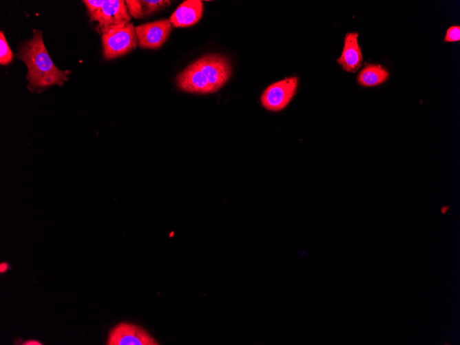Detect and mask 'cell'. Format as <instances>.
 I'll return each instance as SVG.
<instances>
[{"mask_svg": "<svg viewBox=\"0 0 460 345\" xmlns=\"http://www.w3.org/2000/svg\"><path fill=\"white\" fill-rule=\"evenodd\" d=\"M17 56L27 66V79L32 90L61 85L68 79L67 73L59 70L51 59L40 30H34L32 39L19 49Z\"/></svg>", "mask_w": 460, "mask_h": 345, "instance_id": "obj_1", "label": "cell"}, {"mask_svg": "<svg viewBox=\"0 0 460 345\" xmlns=\"http://www.w3.org/2000/svg\"><path fill=\"white\" fill-rule=\"evenodd\" d=\"M103 55L111 60L124 56L134 50L138 43L135 27L132 22H124L102 29Z\"/></svg>", "mask_w": 460, "mask_h": 345, "instance_id": "obj_2", "label": "cell"}, {"mask_svg": "<svg viewBox=\"0 0 460 345\" xmlns=\"http://www.w3.org/2000/svg\"><path fill=\"white\" fill-rule=\"evenodd\" d=\"M297 81V77H289L268 86L260 97L263 107L272 112L283 109L294 96Z\"/></svg>", "mask_w": 460, "mask_h": 345, "instance_id": "obj_3", "label": "cell"}, {"mask_svg": "<svg viewBox=\"0 0 460 345\" xmlns=\"http://www.w3.org/2000/svg\"><path fill=\"white\" fill-rule=\"evenodd\" d=\"M196 62L207 78L215 92L224 85L231 76L230 62L223 55L218 54H207L196 60Z\"/></svg>", "mask_w": 460, "mask_h": 345, "instance_id": "obj_4", "label": "cell"}, {"mask_svg": "<svg viewBox=\"0 0 460 345\" xmlns=\"http://www.w3.org/2000/svg\"><path fill=\"white\" fill-rule=\"evenodd\" d=\"M107 345H158V342L141 326L121 322L112 328Z\"/></svg>", "mask_w": 460, "mask_h": 345, "instance_id": "obj_5", "label": "cell"}, {"mask_svg": "<svg viewBox=\"0 0 460 345\" xmlns=\"http://www.w3.org/2000/svg\"><path fill=\"white\" fill-rule=\"evenodd\" d=\"M171 30L169 19H163L135 27L140 48L152 50H157L163 45Z\"/></svg>", "mask_w": 460, "mask_h": 345, "instance_id": "obj_6", "label": "cell"}, {"mask_svg": "<svg viewBox=\"0 0 460 345\" xmlns=\"http://www.w3.org/2000/svg\"><path fill=\"white\" fill-rule=\"evenodd\" d=\"M89 17L92 21L98 22L96 30L99 32L105 28L130 22L132 16L128 12L125 1L105 0L101 8Z\"/></svg>", "mask_w": 460, "mask_h": 345, "instance_id": "obj_7", "label": "cell"}, {"mask_svg": "<svg viewBox=\"0 0 460 345\" xmlns=\"http://www.w3.org/2000/svg\"><path fill=\"white\" fill-rule=\"evenodd\" d=\"M178 90L194 94H209L214 90L196 61L189 64L176 77Z\"/></svg>", "mask_w": 460, "mask_h": 345, "instance_id": "obj_8", "label": "cell"}, {"mask_svg": "<svg viewBox=\"0 0 460 345\" xmlns=\"http://www.w3.org/2000/svg\"><path fill=\"white\" fill-rule=\"evenodd\" d=\"M203 3L200 0H187L180 4L170 16L174 28H186L197 23L202 16Z\"/></svg>", "mask_w": 460, "mask_h": 345, "instance_id": "obj_9", "label": "cell"}, {"mask_svg": "<svg viewBox=\"0 0 460 345\" xmlns=\"http://www.w3.org/2000/svg\"><path fill=\"white\" fill-rule=\"evenodd\" d=\"M357 32L347 33L341 56L337 61L346 72H355L362 65L363 56L357 41Z\"/></svg>", "mask_w": 460, "mask_h": 345, "instance_id": "obj_10", "label": "cell"}, {"mask_svg": "<svg viewBox=\"0 0 460 345\" xmlns=\"http://www.w3.org/2000/svg\"><path fill=\"white\" fill-rule=\"evenodd\" d=\"M129 14L135 19H143L170 5L168 0H126Z\"/></svg>", "mask_w": 460, "mask_h": 345, "instance_id": "obj_11", "label": "cell"}, {"mask_svg": "<svg viewBox=\"0 0 460 345\" xmlns=\"http://www.w3.org/2000/svg\"><path fill=\"white\" fill-rule=\"evenodd\" d=\"M388 76L387 70L380 65L370 64L359 72L357 81L363 86L370 87L384 83Z\"/></svg>", "mask_w": 460, "mask_h": 345, "instance_id": "obj_12", "label": "cell"}, {"mask_svg": "<svg viewBox=\"0 0 460 345\" xmlns=\"http://www.w3.org/2000/svg\"><path fill=\"white\" fill-rule=\"evenodd\" d=\"M13 59L12 52L8 45L6 37L2 31L0 33V63L6 65Z\"/></svg>", "mask_w": 460, "mask_h": 345, "instance_id": "obj_13", "label": "cell"}, {"mask_svg": "<svg viewBox=\"0 0 460 345\" xmlns=\"http://www.w3.org/2000/svg\"><path fill=\"white\" fill-rule=\"evenodd\" d=\"M460 39V27L459 25H452L450 27L446 34L445 41L452 42L458 41Z\"/></svg>", "mask_w": 460, "mask_h": 345, "instance_id": "obj_14", "label": "cell"}, {"mask_svg": "<svg viewBox=\"0 0 460 345\" xmlns=\"http://www.w3.org/2000/svg\"><path fill=\"white\" fill-rule=\"evenodd\" d=\"M105 0H84L88 15H91L101 8Z\"/></svg>", "mask_w": 460, "mask_h": 345, "instance_id": "obj_15", "label": "cell"}, {"mask_svg": "<svg viewBox=\"0 0 460 345\" xmlns=\"http://www.w3.org/2000/svg\"><path fill=\"white\" fill-rule=\"evenodd\" d=\"M449 209H450L449 206H443L441 209V213L445 214Z\"/></svg>", "mask_w": 460, "mask_h": 345, "instance_id": "obj_16", "label": "cell"}, {"mask_svg": "<svg viewBox=\"0 0 460 345\" xmlns=\"http://www.w3.org/2000/svg\"><path fill=\"white\" fill-rule=\"evenodd\" d=\"M23 344H41L37 342L36 341H32V340H30V341H29V342H25V343Z\"/></svg>", "mask_w": 460, "mask_h": 345, "instance_id": "obj_17", "label": "cell"}]
</instances>
